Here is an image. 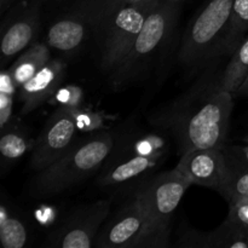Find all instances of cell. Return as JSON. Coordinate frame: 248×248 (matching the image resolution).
<instances>
[{
  "label": "cell",
  "mask_w": 248,
  "mask_h": 248,
  "mask_svg": "<svg viewBox=\"0 0 248 248\" xmlns=\"http://www.w3.org/2000/svg\"><path fill=\"white\" fill-rule=\"evenodd\" d=\"M220 75L211 67L186 93L155 114L153 124L173 136L181 153L225 147L234 96L222 87Z\"/></svg>",
  "instance_id": "obj_1"
},
{
  "label": "cell",
  "mask_w": 248,
  "mask_h": 248,
  "mask_svg": "<svg viewBox=\"0 0 248 248\" xmlns=\"http://www.w3.org/2000/svg\"><path fill=\"white\" fill-rule=\"evenodd\" d=\"M116 145V135L99 132L77 140L61 159L38 172L29 184L34 198H48L63 193L96 173L107 162Z\"/></svg>",
  "instance_id": "obj_2"
},
{
  "label": "cell",
  "mask_w": 248,
  "mask_h": 248,
  "mask_svg": "<svg viewBox=\"0 0 248 248\" xmlns=\"http://www.w3.org/2000/svg\"><path fill=\"white\" fill-rule=\"evenodd\" d=\"M181 5L182 1L177 0H161L150 12L124 60L113 70L114 86H126L144 74L155 56L169 43L176 28Z\"/></svg>",
  "instance_id": "obj_3"
},
{
  "label": "cell",
  "mask_w": 248,
  "mask_h": 248,
  "mask_svg": "<svg viewBox=\"0 0 248 248\" xmlns=\"http://www.w3.org/2000/svg\"><path fill=\"white\" fill-rule=\"evenodd\" d=\"M234 0H210L184 31L178 51L182 65L195 68L219 56Z\"/></svg>",
  "instance_id": "obj_4"
},
{
  "label": "cell",
  "mask_w": 248,
  "mask_h": 248,
  "mask_svg": "<svg viewBox=\"0 0 248 248\" xmlns=\"http://www.w3.org/2000/svg\"><path fill=\"white\" fill-rule=\"evenodd\" d=\"M169 246V232L160 229L136 198L99 232L98 248H150Z\"/></svg>",
  "instance_id": "obj_5"
},
{
  "label": "cell",
  "mask_w": 248,
  "mask_h": 248,
  "mask_svg": "<svg viewBox=\"0 0 248 248\" xmlns=\"http://www.w3.org/2000/svg\"><path fill=\"white\" fill-rule=\"evenodd\" d=\"M156 6L127 5L114 12L94 29L99 35V57L104 70L113 72L120 64L142 31L147 17Z\"/></svg>",
  "instance_id": "obj_6"
},
{
  "label": "cell",
  "mask_w": 248,
  "mask_h": 248,
  "mask_svg": "<svg viewBox=\"0 0 248 248\" xmlns=\"http://www.w3.org/2000/svg\"><path fill=\"white\" fill-rule=\"evenodd\" d=\"M190 186V181L174 167L145 182L135 196L150 219L160 229L170 232L173 213Z\"/></svg>",
  "instance_id": "obj_7"
},
{
  "label": "cell",
  "mask_w": 248,
  "mask_h": 248,
  "mask_svg": "<svg viewBox=\"0 0 248 248\" xmlns=\"http://www.w3.org/2000/svg\"><path fill=\"white\" fill-rule=\"evenodd\" d=\"M110 211V201L98 200L73 211L46 240L52 248H91L96 246L102 224Z\"/></svg>",
  "instance_id": "obj_8"
},
{
  "label": "cell",
  "mask_w": 248,
  "mask_h": 248,
  "mask_svg": "<svg viewBox=\"0 0 248 248\" xmlns=\"http://www.w3.org/2000/svg\"><path fill=\"white\" fill-rule=\"evenodd\" d=\"M78 133V118L70 107H60L46 121L36 140L31 157V169H46L63 156L74 145Z\"/></svg>",
  "instance_id": "obj_9"
},
{
  "label": "cell",
  "mask_w": 248,
  "mask_h": 248,
  "mask_svg": "<svg viewBox=\"0 0 248 248\" xmlns=\"http://www.w3.org/2000/svg\"><path fill=\"white\" fill-rule=\"evenodd\" d=\"M164 150H160L152 140H140L131 150L121 149L118 154L111 153V159L107 162L104 171L98 178L103 186H121L144 176L152 171L161 160Z\"/></svg>",
  "instance_id": "obj_10"
},
{
  "label": "cell",
  "mask_w": 248,
  "mask_h": 248,
  "mask_svg": "<svg viewBox=\"0 0 248 248\" xmlns=\"http://www.w3.org/2000/svg\"><path fill=\"white\" fill-rule=\"evenodd\" d=\"M177 169L190 181L191 184L220 191L224 188L229 176L223 149L198 148L182 153Z\"/></svg>",
  "instance_id": "obj_11"
},
{
  "label": "cell",
  "mask_w": 248,
  "mask_h": 248,
  "mask_svg": "<svg viewBox=\"0 0 248 248\" xmlns=\"http://www.w3.org/2000/svg\"><path fill=\"white\" fill-rule=\"evenodd\" d=\"M43 0H29L21 10L9 18V24L2 29V64L35 40L40 28V10Z\"/></svg>",
  "instance_id": "obj_12"
},
{
  "label": "cell",
  "mask_w": 248,
  "mask_h": 248,
  "mask_svg": "<svg viewBox=\"0 0 248 248\" xmlns=\"http://www.w3.org/2000/svg\"><path fill=\"white\" fill-rule=\"evenodd\" d=\"M65 70L67 65L62 60L51 58L33 78L19 87L18 97L22 102V113H31L56 94L64 79Z\"/></svg>",
  "instance_id": "obj_13"
},
{
  "label": "cell",
  "mask_w": 248,
  "mask_h": 248,
  "mask_svg": "<svg viewBox=\"0 0 248 248\" xmlns=\"http://www.w3.org/2000/svg\"><path fill=\"white\" fill-rule=\"evenodd\" d=\"M177 246L186 248H248V232H241L225 219L219 228L211 232H199L186 228L182 232Z\"/></svg>",
  "instance_id": "obj_14"
},
{
  "label": "cell",
  "mask_w": 248,
  "mask_h": 248,
  "mask_svg": "<svg viewBox=\"0 0 248 248\" xmlns=\"http://www.w3.org/2000/svg\"><path fill=\"white\" fill-rule=\"evenodd\" d=\"M91 28L78 12L70 11L53 22L47 31V45L62 53H74L85 43Z\"/></svg>",
  "instance_id": "obj_15"
},
{
  "label": "cell",
  "mask_w": 248,
  "mask_h": 248,
  "mask_svg": "<svg viewBox=\"0 0 248 248\" xmlns=\"http://www.w3.org/2000/svg\"><path fill=\"white\" fill-rule=\"evenodd\" d=\"M50 46L47 44H33L26 52L22 53L16 62L9 68L17 90L33 78L51 60Z\"/></svg>",
  "instance_id": "obj_16"
},
{
  "label": "cell",
  "mask_w": 248,
  "mask_h": 248,
  "mask_svg": "<svg viewBox=\"0 0 248 248\" xmlns=\"http://www.w3.org/2000/svg\"><path fill=\"white\" fill-rule=\"evenodd\" d=\"M248 31V0H234L229 24L220 45V55L232 56Z\"/></svg>",
  "instance_id": "obj_17"
},
{
  "label": "cell",
  "mask_w": 248,
  "mask_h": 248,
  "mask_svg": "<svg viewBox=\"0 0 248 248\" xmlns=\"http://www.w3.org/2000/svg\"><path fill=\"white\" fill-rule=\"evenodd\" d=\"M248 77V38H245L220 75V84L225 91L235 96L239 87Z\"/></svg>",
  "instance_id": "obj_18"
},
{
  "label": "cell",
  "mask_w": 248,
  "mask_h": 248,
  "mask_svg": "<svg viewBox=\"0 0 248 248\" xmlns=\"http://www.w3.org/2000/svg\"><path fill=\"white\" fill-rule=\"evenodd\" d=\"M35 142L31 137L19 130L18 127L11 126L2 130L0 138V154H1L2 170L21 159L29 149H33Z\"/></svg>",
  "instance_id": "obj_19"
},
{
  "label": "cell",
  "mask_w": 248,
  "mask_h": 248,
  "mask_svg": "<svg viewBox=\"0 0 248 248\" xmlns=\"http://www.w3.org/2000/svg\"><path fill=\"white\" fill-rule=\"evenodd\" d=\"M0 241L4 248H23L29 241L26 223L5 206L0 210Z\"/></svg>",
  "instance_id": "obj_20"
},
{
  "label": "cell",
  "mask_w": 248,
  "mask_h": 248,
  "mask_svg": "<svg viewBox=\"0 0 248 248\" xmlns=\"http://www.w3.org/2000/svg\"><path fill=\"white\" fill-rule=\"evenodd\" d=\"M17 87L12 80L9 69L0 74V126L1 131L10 125L14 108V97Z\"/></svg>",
  "instance_id": "obj_21"
},
{
  "label": "cell",
  "mask_w": 248,
  "mask_h": 248,
  "mask_svg": "<svg viewBox=\"0 0 248 248\" xmlns=\"http://www.w3.org/2000/svg\"><path fill=\"white\" fill-rule=\"evenodd\" d=\"M220 194L227 201L237 198H248V169L229 170L228 181Z\"/></svg>",
  "instance_id": "obj_22"
},
{
  "label": "cell",
  "mask_w": 248,
  "mask_h": 248,
  "mask_svg": "<svg viewBox=\"0 0 248 248\" xmlns=\"http://www.w3.org/2000/svg\"><path fill=\"white\" fill-rule=\"evenodd\" d=\"M229 213L227 220L241 232H248V198H237L228 201Z\"/></svg>",
  "instance_id": "obj_23"
},
{
  "label": "cell",
  "mask_w": 248,
  "mask_h": 248,
  "mask_svg": "<svg viewBox=\"0 0 248 248\" xmlns=\"http://www.w3.org/2000/svg\"><path fill=\"white\" fill-rule=\"evenodd\" d=\"M229 170H247L248 169V147L232 148L230 152H225L223 148Z\"/></svg>",
  "instance_id": "obj_24"
},
{
  "label": "cell",
  "mask_w": 248,
  "mask_h": 248,
  "mask_svg": "<svg viewBox=\"0 0 248 248\" xmlns=\"http://www.w3.org/2000/svg\"><path fill=\"white\" fill-rule=\"evenodd\" d=\"M126 5H140V6L154 7L159 4L161 0H123Z\"/></svg>",
  "instance_id": "obj_25"
},
{
  "label": "cell",
  "mask_w": 248,
  "mask_h": 248,
  "mask_svg": "<svg viewBox=\"0 0 248 248\" xmlns=\"http://www.w3.org/2000/svg\"><path fill=\"white\" fill-rule=\"evenodd\" d=\"M235 96H248V77L244 81V84L239 87V90L236 91Z\"/></svg>",
  "instance_id": "obj_26"
},
{
  "label": "cell",
  "mask_w": 248,
  "mask_h": 248,
  "mask_svg": "<svg viewBox=\"0 0 248 248\" xmlns=\"http://www.w3.org/2000/svg\"><path fill=\"white\" fill-rule=\"evenodd\" d=\"M177 1H182V2H183V0H177Z\"/></svg>",
  "instance_id": "obj_27"
}]
</instances>
